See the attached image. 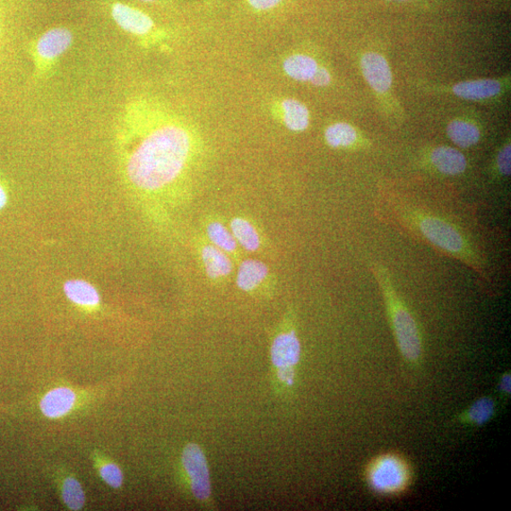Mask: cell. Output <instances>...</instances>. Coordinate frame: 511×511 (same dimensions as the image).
Returning <instances> with one entry per match:
<instances>
[{
    "label": "cell",
    "instance_id": "11",
    "mask_svg": "<svg viewBox=\"0 0 511 511\" xmlns=\"http://www.w3.org/2000/svg\"><path fill=\"white\" fill-rule=\"evenodd\" d=\"M270 111L273 117L289 131L301 133L310 126L309 109L296 99H276L271 102Z\"/></svg>",
    "mask_w": 511,
    "mask_h": 511
},
{
    "label": "cell",
    "instance_id": "30",
    "mask_svg": "<svg viewBox=\"0 0 511 511\" xmlns=\"http://www.w3.org/2000/svg\"><path fill=\"white\" fill-rule=\"evenodd\" d=\"M3 27H4V21H3V13L2 10H0V38H2V34H3Z\"/></svg>",
    "mask_w": 511,
    "mask_h": 511
},
{
    "label": "cell",
    "instance_id": "1",
    "mask_svg": "<svg viewBox=\"0 0 511 511\" xmlns=\"http://www.w3.org/2000/svg\"><path fill=\"white\" fill-rule=\"evenodd\" d=\"M126 146V176L134 189L164 193L190 178L203 156V140L186 117L155 98L131 100L118 116Z\"/></svg>",
    "mask_w": 511,
    "mask_h": 511
},
{
    "label": "cell",
    "instance_id": "28",
    "mask_svg": "<svg viewBox=\"0 0 511 511\" xmlns=\"http://www.w3.org/2000/svg\"><path fill=\"white\" fill-rule=\"evenodd\" d=\"M500 389L504 394H510V374L507 373L501 379L500 382Z\"/></svg>",
    "mask_w": 511,
    "mask_h": 511
},
{
    "label": "cell",
    "instance_id": "9",
    "mask_svg": "<svg viewBox=\"0 0 511 511\" xmlns=\"http://www.w3.org/2000/svg\"><path fill=\"white\" fill-rule=\"evenodd\" d=\"M411 469L404 460L396 455H384L374 459L367 471V480L375 491L396 494L403 491L411 483Z\"/></svg>",
    "mask_w": 511,
    "mask_h": 511
},
{
    "label": "cell",
    "instance_id": "7",
    "mask_svg": "<svg viewBox=\"0 0 511 511\" xmlns=\"http://www.w3.org/2000/svg\"><path fill=\"white\" fill-rule=\"evenodd\" d=\"M74 32L65 27H56L43 32L30 48V54L37 78L48 76L74 44Z\"/></svg>",
    "mask_w": 511,
    "mask_h": 511
},
{
    "label": "cell",
    "instance_id": "8",
    "mask_svg": "<svg viewBox=\"0 0 511 511\" xmlns=\"http://www.w3.org/2000/svg\"><path fill=\"white\" fill-rule=\"evenodd\" d=\"M235 283L241 292L249 297L271 299L277 292L279 279L276 273L264 261L244 258L237 264Z\"/></svg>",
    "mask_w": 511,
    "mask_h": 511
},
{
    "label": "cell",
    "instance_id": "29",
    "mask_svg": "<svg viewBox=\"0 0 511 511\" xmlns=\"http://www.w3.org/2000/svg\"><path fill=\"white\" fill-rule=\"evenodd\" d=\"M8 201V195L7 193L4 189V186L0 184V210H3L7 204Z\"/></svg>",
    "mask_w": 511,
    "mask_h": 511
},
{
    "label": "cell",
    "instance_id": "13",
    "mask_svg": "<svg viewBox=\"0 0 511 511\" xmlns=\"http://www.w3.org/2000/svg\"><path fill=\"white\" fill-rule=\"evenodd\" d=\"M229 227L238 247L248 253H260L266 247V238L260 227L251 218L236 215L230 220Z\"/></svg>",
    "mask_w": 511,
    "mask_h": 511
},
{
    "label": "cell",
    "instance_id": "6",
    "mask_svg": "<svg viewBox=\"0 0 511 511\" xmlns=\"http://www.w3.org/2000/svg\"><path fill=\"white\" fill-rule=\"evenodd\" d=\"M110 14L119 29L130 34L144 48L159 47L169 39L168 32L139 8L117 2L110 6Z\"/></svg>",
    "mask_w": 511,
    "mask_h": 511
},
{
    "label": "cell",
    "instance_id": "12",
    "mask_svg": "<svg viewBox=\"0 0 511 511\" xmlns=\"http://www.w3.org/2000/svg\"><path fill=\"white\" fill-rule=\"evenodd\" d=\"M202 228L204 237L212 245L230 256L236 264L244 259V251L237 244L229 225L223 220L216 215H208L204 218Z\"/></svg>",
    "mask_w": 511,
    "mask_h": 511
},
{
    "label": "cell",
    "instance_id": "4",
    "mask_svg": "<svg viewBox=\"0 0 511 511\" xmlns=\"http://www.w3.org/2000/svg\"><path fill=\"white\" fill-rule=\"evenodd\" d=\"M372 274L380 287L390 325L402 356L407 362L418 364L422 343L416 319L398 293L387 268L381 264H374Z\"/></svg>",
    "mask_w": 511,
    "mask_h": 511
},
{
    "label": "cell",
    "instance_id": "21",
    "mask_svg": "<svg viewBox=\"0 0 511 511\" xmlns=\"http://www.w3.org/2000/svg\"><path fill=\"white\" fill-rule=\"evenodd\" d=\"M326 143L333 149L351 147L357 141L356 130L349 124L337 123L330 126L325 134Z\"/></svg>",
    "mask_w": 511,
    "mask_h": 511
},
{
    "label": "cell",
    "instance_id": "16",
    "mask_svg": "<svg viewBox=\"0 0 511 511\" xmlns=\"http://www.w3.org/2000/svg\"><path fill=\"white\" fill-rule=\"evenodd\" d=\"M431 162L440 173L447 176L463 174L467 168L463 153L446 146L436 148L432 152Z\"/></svg>",
    "mask_w": 511,
    "mask_h": 511
},
{
    "label": "cell",
    "instance_id": "15",
    "mask_svg": "<svg viewBox=\"0 0 511 511\" xmlns=\"http://www.w3.org/2000/svg\"><path fill=\"white\" fill-rule=\"evenodd\" d=\"M362 71L366 80L373 90L384 93L392 83V74L386 60L375 53L366 54L361 61Z\"/></svg>",
    "mask_w": 511,
    "mask_h": 511
},
{
    "label": "cell",
    "instance_id": "27",
    "mask_svg": "<svg viewBox=\"0 0 511 511\" xmlns=\"http://www.w3.org/2000/svg\"><path fill=\"white\" fill-rule=\"evenodd\" d=\"M331 80L332 77L327 68L319 65L311 82L316 85V87L324 88L330 84Z\"/></svg>",
    "mask_w": 511,
    "mask_h": 511
},
{
    "label": "cell",
    "instance_id": "17",
    "mask_svg": "<svg viewBox=\"0 0 511 511\" xmlns=\"http://www.w3.org/2000/svg\"><path fill=\"white\" fill-rule=\"evenodd\" d=\"M64 292L68 299L82 308H96L100 302L98 290L82 280L67 281L64 285Z\"/></svg>",
    "mask_w": 511,
    "mask_h": 511
},
{
    "label": "cell",
    "instance_id": "14",
    "mask_svg": "<svg viewBox=\"0 0 511 511\" xmlns=\"http://www.w3.org/2000/svg\"><path fill=\"white\" fill-rule=\"evenodd\" d=\"M77 401L75 392L60 386L47 392L40 402L43 415L48 419H60L73 411Z\"/></svg>",
    "mask_w": 511,
    "mask_h": 511
},
{
    "label": "cell",
    "instance_id": "23",
    "mask_svg": "<svg viewBox=\"0 0 511 511\" xmlns=\"http://www.w3.org/2000/svg\"><path fill=\"white\" fill-rule=\"evenodd\" d=\"M494 411H496V404L493 400L483 397L470 407L464 419L471 424L483 425L492 418Z\"/></svg>",
    "mask_w": 511,
    "mask_h": 511
},
{
    "label": "cell",
    "instance_id": "31",
    "mask_svg": "<svg viewBox=\"0 0 511 511\" xmlns=\"http://www.w3.org/2000/svg\"><path fill=\"white\" fill-rule=\"evenodd\" d=\"M141 2L152 3V2H156V0H141Z\"/></svg>",
    "mask_w": 511,
    "mask_h": 511
},
{
    "label": "cell",
    "instance_id": "22",
    "mask_svg": "<svg viewBox=\"0 0 511 511\" xmlns=\"http://www.w3.org/2000/svg\"><path fill=\"white\" fill-rule=\"evenodd\" d=\"M62 498L66 507L80 510L85 504V494L80 482L74 477H67L63 483Z\"/></svg>",
    "mask_w": 511,
    "mask_h": 511
},
{
    "label": "cell",
    "instance_id": "26",
    "mask_svg": "<svg viewBox=\"0 0 511 511\" xmlns=\"http://www.w3.org/2000/svg\"><path fill=\"white\" fill-rule=\"evenodd\" d=\"M510 160H511V149L510 144H507L499 152L498 157V167L499 172L505 176H510Z\"/></svg>",
    "mask_w": 511,
    "mask_h": 511
},
{
    "label": "cell",
    "instance_id": "2",
    "mask_svg": "<svg viewBox=\"0 0 511 511\" xmlns=\"http://www.w3.org/2000/svg\"><path fill=\"white\" fill-rule=\"evenodd\" d=\"M399 225L440 252L463 263L475 272L485 270L480 248L462 226L446 215L409 201H385Z\"/></svg>",
    "mask_w": 511,
    "mask_h": 511
},
{
    "label": "cell",
    "instance_id": "25",
    "mask_svg": "<svg viewBox=\"0 0 511 511\" xmlns=\"http://www.w3.org/2000/svg\"><path fill=\"white\" fill-rule=\"evenodd\" d=\"M286 0H247L248 8L257 13H264L281 7Z\"/></svg>",
    "mask_w": 511,
    "mask_h": 511
},
{
    "label": "cell",
    "instance_id": "18",
    "mask_svg": "<svg viewBox=\"0 0 511 511\" xmlns=\"http://www.w3.org/2000/svg\"><path fill=\"white\" fill-rule=\"evenodd\" d=\"M281 66L289 78L298 82H311L319 65L309 56L294 54L285 57Z\"/></svg>",
    "mask_w": 511,
    "mask_h": 511
},
{
    "label": "cell",
    "instance_id": "20",
    "mask_svg": "<svg viewBox=\"0 0 511 511\" xmlns=\"http://www.w3.org/2000/svg\"><path fill=\"white\" fill-rule=\"evenodd\" d=\"M451 141L459 147L469 148L479 143L481 132L479 128L463 121H454L447 127Z\"/></svg>",
    "mask_w": 511,
    "mask_h": 511
},
{
    "label": "cell",
    "instance_id": "5",
    "mask_svg": "<svg viewBox=\"0 0 511 511\" xmlns=\"http://www.w3.org/2000/svg\"><path fill=\"white\" fill-rule=\"evenodd\" d=\"M181 468L187 489L203 508L215 509L210 464L206 453L198 443L190 442L181 454Z\"/></svg>",
    "mask_w": 511,
    "mask_h": 511
},
{
    "label": "cell",
    "instance_id": "19",
    "mask_svg": "<svg viewBox=\"0 0 511 511\" xmlns=\"http://www.w3.org/2000/svg\"><path fill=\"white\" fill-rule=\"evenodd\" d=\"M453 91L460 98L479 100L498 95L501 91V83L494 80L463 82L455 84Z\"/></svg>",
    "mask_w": 511,
    "mask_h": 511
},
{
    "label": "cell",
    "instance_id": "3",
    "mask_svg": "<svg viewBox=\"0 0 511 511\" xmlns=\"http://www.w3.org/2000/svg\"><path fill=\"white\" fill-rule=\"evenodd\" d=\"M301 354L297 309L289 305L269 336L270 384L280 400L295 394Z\"/></svg>",
    "mask_w": 511,
    "mask_h": 511
},
{
    "label": "cell",
    "instance_id": "24",
    "mask_svg": "<svg viewBox=\"0 0 511 511\" xmlns=\"http://www.w3.org/2000/svg\"><path fill=\"white\" fill-rule=\"evenodd\" d=\"M100 474L108 486L113 489H119L124 484V473L117 465L108 463L100 468Z\"/></svg>",
    "mask_w": 511,
    "mask_h": 511
},
{
    "label": "cell",
    "instance_id": "10",
    "mask_svg": "<svg viewBox=\"0 0 511 511\" xmlns=\"http://www.w3.org/2000/svg\"><path fill=\"white\" fill-rule=\"evenodd\" d=\"M195 244L204 278L216 287L228 285L237 267L230 256L212 245L202 232L195 237Z\"/></svg>",
    "mask_w": 511,
    "mask_h": 511
}]
</instances>
